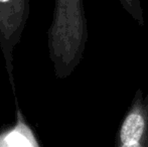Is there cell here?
I'll list each match as a JSON object with an SVG mask.
<instances>
[{
  "instance_id": "3957f363",
  "label": "cell",
  "mask_w": 148,
  "mask_h": 147,
  "mask_svg": "<svg viewBox=\"0 0 148 147\" xmlns=\"http://www.w3.org/2000/svg\"><path fill=\"white\" fill-rule=\"evenodd\" d=\"M117 147H148V94L138 88L116 133Z\"/></svg>"
},
{
  "instance_id": "6da1fadb",
  "label": "cell",
  "mask_w": 148,
  "mask_h": 147,
  "mask_svg": "<svg viewBox=\"0 0 148 147\" xmlns=\"http://www.w3.org/2000/svg\"><path fill=\"white\" fill-rule=\"evenodd\" d=\"M88 41L84 0H55L47 47L55 76L64 80L81 64Z\"/></svg>"
},
{
  "instance_id": "7a4b0ae2",
  "label": "cell",
  "mask_w": 148,
  "mask_h": 147,
  "mask_svg": "<svg viewBox=\"0 0 148 147\" xmlns=\"http://www.w3.org/2000/svg\"><path fill=\"white\" fill-rule=\"evenodd\" d=\"M30 0H0V51L14 98V51L21 40L29 17Z\"/></svg>"
},
{
  "instance_id": "5b68a950",
  "label": "cell",
  "mask_w": 148,
  "mask_h": 147,
  "mask_svg": "<svg viewBox=\"0 0 148 147\" xmlns=\"http://www.w3.org/2000/svg\"><path fill=\"white\" fill-rule=\"evenodd\" d=\"M122 7L127 11V13L137 22L140 26H144V17L143 9L140 0H118Z\"/></svg>"
},
{
  "instance_id": "277c9868",
  "label": "cell",
  "mask_w": 148,
  "mask_h": 147,
  "mask_svg": "<svg viewBox=\"0 0 148 147\" xmlns=\"http://www.w3.org/2000/svg\"><path fill=\"white\" fill-rule=\"evenodd\" d=\"M15 102V123L10 127L0 131V147H39L33 130L26 122L23 112L18 104L17 97Z\"/></svg>"
}]
</instances>
